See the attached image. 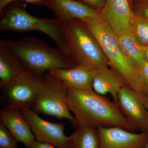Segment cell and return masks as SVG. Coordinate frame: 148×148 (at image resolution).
Returning a JSON list of instances; mask_svg holds the SVG:
<instances>
[{"label": "cell", "instance_id": "obj_1", "mask_svg": "<svg viewBox=\"0 0 148 148\" xmlns=\"http://www.w3.org/2000/svg\"><path fill=\"white\" fill-rule=\"evenodd\" d=\"M68 103L76 120V128L118 127L130 132L137 131L127 121L117 104L93 90L69 89Z\"/></svg>", "mask_w": 148, "mask_h": 148}, {"label": "cell", "instance_id": "obj_2", "mask_svg": "<svg viewBox=\"0 0 148 148\" xmlns=\"http://www.w3.org/2000/svg\"><path fill=\"white\" fill-rule=\"evenodd\" d=\"M3 40L9 50L22 64L25 71L43 75L46 71L70 69L79 64L61 48L51 47L36 37Z\"/></svg>", "mask_w": 148, "mask_h": 148}, {"label": "cell", "instance_id": "obj_3", "mask_svg": "<svg viewBox=\"0 0 148 148\" xmlns=\"http://www.w3.org/2000/svg\"><path fill=\"white\" fill-rule=\"evenodd\" d=\"M81 21L98 41L109 66L121 75L128 86L146 95L137 70L122 53L117 36L108 23L99 15L95 18Z\"/></svg>", "mask_w": 148, "mask_h": 148}, {"label": "cell", "instance_id": "obj_4", "mask_svg": "<svg viewBox=\"0 0 148 148\" xmlns=\"http://www.w3.org/2000/svg\"><path fill=\"white\" fill-rule=\"evenodd\" d=\"M62 37L66 51L79 64L97 70L108 68V63L96 38L78 19L63 23Z\"/></svg>", "mask_w": 148, "mask_h": 148}, {"label": "cell", "instance_id": "obj_5", "mask_svg": "<svg viewBox=\"0 0 148 148\" xmlns=\"http://www.w3.org/2000/svg\"><path fill=\"white\" fill-rule=\"evenodd\" d=\"M0 30L26 32L39 31L49 36L59 47L66 51L62 37L63 23L56 19L41 18L30 14L25 7L15 5L1 13Z\"/></svg>", "mask_w": 148, "mask_h": 148}, {"label": "cell", "instance_id": "obj_6", "mask_svg": "<svg viewBox=\"0 0 148 148\" xmlns=\"http://www.w3.org/2000/svg\"><path fill=\"white\" fill-rule=\"evenodd\" d=\"M44 78L42 74L25 71L15 79L1 88L3 107L32 108L42 90Z\"/></svg>", "mask_w": 148, "mask_h": 148}, {"label": "cell", "instance_id": "obj_7", "mask_svg": "<svg viewBox=\"0 0 148 148\" xmlns=\"http://www.w3.org/2000/svg\"><path fill=\"white\" fill-rule=\"evenodd\" d=\"M43 76L45 80L42 90L32 110L38 114L43 113L58 119L66 118L76 128V120L70 113L68 106V88L60 79L49 72Z\"/></svg>", "mask_w": 148, "mask_h": 148}, {"label": "cell", "instance_id": "obj_8", "mask_svg": "<svg viewBox=\"0 0 148 148\" xmlns=\"http://www.w3.org/2000/svg\"><path fill=\"white\" fill-rule=\"evenodd\" d=\"M147 96L126 86L120 90L118 106L127 121L137 131L148 132V112L145 106Z\"/></svg>", "mask_w": 148, "mask_h": 148}, {"label": "cell", "instance_id": "obj_9", "mask_svg": "<svg viewBox=\"0 0 148 148\" xmlns=\"http://www.w3.org/2000/svg\"><path fill=\"white\" fill-rule=\"evenodd\" d=\"M20 110L30 125L36 141L49 143L58 148H70V136H66L64 133L65 124L46 121L32 109Z\"/></svg>", "mask_w": 148, "mask_h": 148}, {"label": "cell", "instance_id": "obj_10", "mask_svg": "<svg viewBox=\"0 0 148 148\" xmlns=\"http://www.w3.org/2000/svg\"><path fill=\"white\" fill-rule=\"evenodd\" d=\"M99 148H145L148 132L136 133L118 127L98 128Z\"/></svg>", "mask_w": 148, "mask_h": 148}, {"label": "cell", "instance_id": "obj_11", "mask_svg": "<svg viewBox=\"0 0 148 148\" xmlns=\"http://www.w3.org/2000/svg\"><path fill=\"white\" fill-rule=\"evenodd\" d=\"M133 13L129 0H106L98 15L107 22L118 35L129 31V22Z\"/></svg>", "mask_w": 148, "mask_h": 148}, {"label": "cell", "instance_id": "obj_12", "mask_svg": "<svg viewBox=\"0 0 148 148\" xmlns=\"http://www.w3.org/2000/svg\"><path fill=\"white\" fill-rule=\"evenodd\" d=\"M59 78L68 89L78 90H93V80L98 70L87 65L78 64L70 69H57L48 71Z\"/></svg>", "mask_w": 148, "mask_h": 148}, {"label": "cell", "instance_id": "obj_13", "mask_svg": "<svg viewBox=\"0 0 148 148\" xmlns=\"http://www.w3.org/2000/svg\"><path fill=\"white\" fill-rule=\"evenodd\" d=\"M0 123L13 135L18 142L23 143L26 148L36 141L34 135L20 109L3 107L0 111Z\"/></svg>", "mask_w": 148, "mask_h": 148}, {"label": "cell", "instance_id": "obj_14", "mask_svg": "<svg viewBox=\"0 0 148 148\" xmlns=\"http://www.w3.org/2000/svg\"><path fill=\"white\" fill-rule=\"evenodd\" d=\"M62 23L73 19L85 20L98 16V12L87 5L75 0H47V5Z\"/></svg>", "mask_w": 148, "mask_h": 148}, {"label": "cell", "instance_id": "obj_15", "mask_svg": "<svg viewBox=\"0 0 148 148\" xmlns=\"http://www.w3.org/2000/svg\"><path fill=\"white\" fill-rule=\"evenodd\" d=\"M127 86L123 77L115 69H101L93 80L92 89L101 95L109 93L113 99V102L118 105V96L120 90Z\"/></svg>", "mask_w": 148, "mask_h": 148}, {"label": "cell", "instance_id": "obj_16", "mask_svg": "<svg viewBox=\"0 0 148 148\" xmlns=\"http://www.w3.org/2000/svg\"><path fill=\"white\" fill-rule=\"evenodd\" d=\"M25 71L18 59L0 40V87L8 84Z\"/></svg>", "mask_w": 148, "mask_h": 148}, {"label": "cell", "instance_id": "obj_17", "mask_svg": "<svg viewBox=\"0 0 148 148\" xmlns=\"http://www.w3.org/2000/svg\"><path fill=\"white\" fill-rule=\"evenodd\" d=\"M121 50L126 59L137 70L145 62V46L140 44L129 31L118 35Z\"/></svg>", "mask_w": 148, "mask_h": 148}, {"label": "cell", "instance_id": "obj_18", "mask_svg": "<svg viewBox=\"0 0 148 148\" xmlns=\"http://www.w3.org/2000/svg\"><path fill=\"white\" fill-rule=\"evenodd\" d=\"M70 148H99L98 128L82 126L76 128L70 136Z\"/></svg>", "mask_w": 148, "mask_h": 148}, {"label": "cell", "instance_id": "obj_19", "mask_svg": "<svg viewBox=\"0 0 148 148\" xmlns=\"http://www.w3.org/2000/svg\"><path fill=\"white\" fill-rule=\"evenodd\" d=\"M129 31L142 45H148V19L133 11L129 22Z\"/></svg>", "mask_w": 148, "mask_h": 148}, {"label": "cell", "instance_id": "obj_20", "mask_svg": "<svg viewBox=\"0 0 148 148\" xmlns=\"http://www.w3.org/2000/svg\"><path fill=\"white\" fill-rule=\"evenodd\" d=\"M17 143L7 128L0 123V148H18Z\"/></svg>", "mask_w": 148, "mask_h": 148}, {"label": "cell", "instance_id": "obj_21", "mask_svg": "<svg viewBox=\"0 0 148 148\" xmlns=\"http://www.w3.org/2000/svg\"><path fill=\"white\" fill-rule=\"evenodd\" d=\"M137 71L148 98V63L145 61L137 69Z\"/></svg>", "mask_w": 148, "mask_h": 148}, {"label": "cell", "instance_id": "obj_22", "mask_svg": "<svg viewBox=\"0 0 148 148\" xmlns=\"http://www.w3.org/2000/svg\"><path fill=\"white\" fill-rule=\"evenodd\" d=\"M133 5L134 12L148 19V0H139Z\"/></svg>", "mask_w": 148, "mask_h": 148}, {"label": "cell", "instance_id": "obj_23", "mask_svg": "<svg viewBox=\"0 0 148 148\" xmlns=\"http://www.w3.org/2000/svg\"><path fill=\"white\" fill-rule=\"evenodd\" d=\"M18 0H0V12L1 13L5 8L10 3ZM29 3L36 5H47V0H21Z\"/></svg>", "mask_w": 148, "mask_h": 148}, {"label": "cell", "instance_id": "obj_24", "mask_svg": "<svg viewBox=\"0 0 148 148\" xmlns=\"http://www.w3.org/2000/svg\"><path fill=\"white\" fill-rule=\"evenodd\" d=\"M81 2L87 5L97 12L102 9L105 5L106 0H78Z\"/></svg>", "mask_w": 148, "mask_h": 148}, {"label": "cell", "instance_id": "obj_25", "mask_svg": "<svg viewBox=\"0 0 148 148\" xmlns=\"http://www.w3.org/2000/svg\"><path fill=\"white\" fill-rule=\"evenodd\" d=\"M26 148H58L47 143L35 141L32 145Z\"/></svg>", "mask_w": 148, "mask_h": 148}, {"label": "cell", "instance_id": "obj_26", "mask_svg": "<svg viewBox=\"0 0 148 148\" xmlns=\"http://www.w3.org/2000/svg\"><path fill=\"white\" fill-rule=\"evenodd\" d=\"M144 55H145V61L148 63V45L145 46Z\"/></svg>", "mask_w": 148, "mask_h": 148}, {"label": "cell", "instance_id": "obj_27", "mask_svg": "<svg viewBox=\"0 0 148 148\" xmlns=\"http://www.w3.org/2000/svg\"><path fill=\"white\" fill-rule=\"evenodd\" d=\"M145 106L148 112V98H147L145 102Z\"/></svg>", "mask_w": 148, "mask_h": 148}, {"label": "cell", "instance_id": "obj_28", "mask_svg": "<svg viewBox=\"0 0 148 148\" xmlns=\"http://www.w3.org/2000/svg\"><path fill=\"white\" fill-rule=\"evenodd\" d=\"M138 1H139V0H131V1H132V3H133L137 2Z\"/></svg>", "mask_w": 148, "mask_h": 148}, {"label": "cell", "instance_id": "obj_29", "mask_svg": "<svg viewBox=\"0 0 148 148\" xmlns=\"http://www.w3.org/2000/svg\"><path fill=\"white\" fill-rule=\"evenodd\" d=\"M145 148H148V144L147 145H146Z\"/></svg>", "mask_w": 148, "mask_h": 148}]
</instances>
